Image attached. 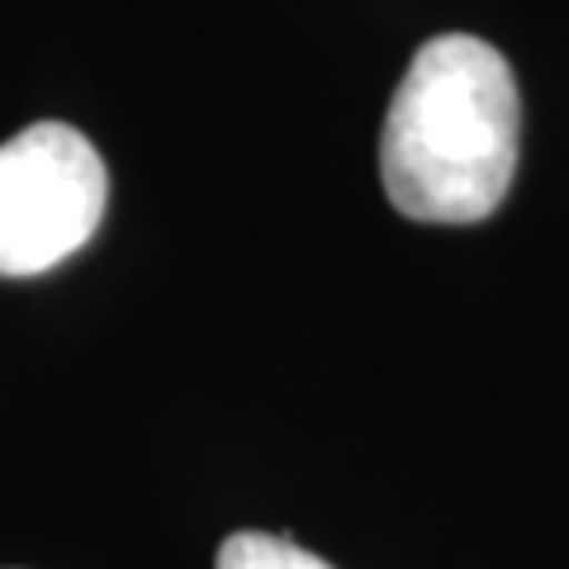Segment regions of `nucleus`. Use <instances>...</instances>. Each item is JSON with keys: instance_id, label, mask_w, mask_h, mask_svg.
Returning <instances> with one entry per match:
<instances>
[{"instance_id": "f257e3e1", "label": "nucleus", "mask_w": 569, "mask_h": 569, "mask_svg": "<svg viewBox=\"0 0 569 569\" xmlns=\"http://www.w3.org/2000/svg\"><path fill=\"white\" fill-rule=\"evenodd\" d=\"M522 100L508 58L475 33L427 39L385 114L380 176L403 219L479 223L518 171Z\"/></svg>"}, {"instance_id": "7ed1b4c3", "label": "nucleus", "mask_w": 569, "mask_h": 569, "mask_svg": "<svg viewBox=\"0 0 569 569\" xmlns=\"http://www.w3.org/2000/svg\"><path fill=\"white\" fill-rule=\"evenodd\" d=\"M213 569H337L328 560H318L313 550L271 537V531H238L219 546V565Z\"/></svg>"}, {"instance_id": "f03ea898", "label": "nucleus", "mask_w": 569, "mask_h": 569, "mask_svg": "<svg viewBox=\"0 0 569 569\" xmlns=\"http://www.w3.org/2000/svg\"><path fill=\"white\" fill-rule=\"evenodd\" d=\"M110 204V176L71 123L0 142V276H39L81 252Z\"/></svg>"}]
</instances>
